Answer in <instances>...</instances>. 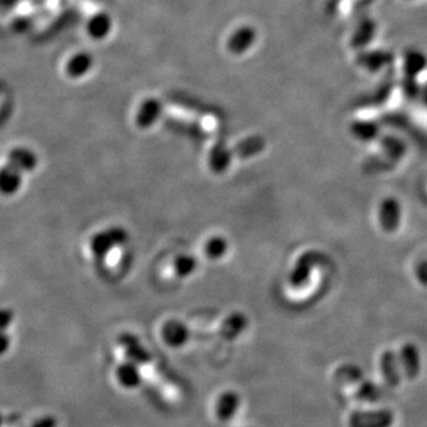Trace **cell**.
I'll list each match as a JSON object with an SVG mask.
<instances>
[{"instance_id": "6da1fadb", "label": "cell", "mask_w": 427, "mask_h": 427, "mask_svg": "<svg viewBox=\"0 0 427 427\" xmlns=\"http://www.w3.org/2000/svg\"><path fill=\"white\" fill-rule=\"evenodd\" d=\"M396 415L390 409L357 411L348 419L350 427H393Z\"/></svg>"}, {"instance_id": "7a4b0ae2", "label": "cell", "mask_w": 427, "mask_h": 427, "mask_svg": "<svg viewBox=\"0 0 427 427\" xmlns=\"http://www.w3.org/2000/svg\"><path fill=\"white\" fill-rule=\"evenodd\" d=\"M255 40H257V29L251 25H243L231 34L227 42V47L232 55L240 56L251 49Z\"/></svg>"}, {"instance_id": "3957f363", "label": "cell", "mask_w": 427, "mask_h": 427, "mask_svg": "<svg viewBox=\"0 0 427 427\" xmlns=\"http://www.w3.org/2000/svg\"><path fill=\"white\" fill-rule=\"evenodd\" d=\"M394 55L389 50H365L357 56V64L370 73H378L391 64Z\"/></svg>"}, {"instance_id": "277c9868", "label": "cell", "mask_w": 427, "mask_h": 427, "mask_svg": "<svg viewBox=\"0 0 427 427\" xmlns=\"http://www.w3.org/2000/svg\"><path fill=\"white\" fill-rule=\"evenodd\" d=\"M398 359H400V363L402 366L405 376L408 379H416L419 376L420 367H422V361H420L419 350L415 344L408 343V344L402 346Z\"/></svg>"}, {"instance_id": "5b68a950", "label": "cell", "mask_w": 427, "mask_h": 427, "mask_svg": "<svg viewBox=\"0 0 427 427\" xmlns=\"http://www.w3.org/2000/svg\"><path fill=\"white\" fill-rule=\"evenodd\" d=\"M376 32H378L376 21L373 18L365 17L358 23V25H357V28L351 36L350 43L354 49H365L367 44L372 43L373 39H375Z\"/></svg>"}, {"instance_id": "8992f818", "label": "cell", "mask_w": 427, "mask_h": 427, "mask_svg": "<svg viewBox=\"0 0 427 427\" xmlns=\"http://www.w3.org/2000/svg\"><path fill=\"white\" fill-rule=\"evenodd\" d=\"M379 218H380V225L386 232H394L401 220V209L400 204L396 198H386L379 209Z\"/></svg>"}, {"instance_id": "52a82bcc", "label": "cell", "mask_w": 427, "mask_h": 427, "mask_svg": "<svg viewBox=\"0 0 427 427\" xmlns=\"http://www.w3.org/2000/svg\"><path fill=\"white\" fill-rule=\"evenodd\" d=\"M116 378L117 382L128 390H133L136 387L140 386L142 383V375L138 363L132 362V361H127L121 365H118L117 370H116Z\"/></svg>"}, {"instance_id": "ba28073f", "label": "cell", "mask_w": 427, "mask_h": 427, "mask_svg": "<svg viewBox=\"0 0 427 427\" xmlns=\"http://www.w3.org/2000/svg\"><path fill=\"white\" fill-rule=\"evenodd\" d=\"M380 369L383 378L390 387H398L401 383L400 359L393 351H386L380 358Z\"/></svg>"}, {"instance_id": "9c48e42d", "label": "cell", "mask_w": 427, "mask_h": 427, "mask_svg": "<svg viewBox=\"0 0 427 427\" xmlns=\"http://www.w3.org/2000/svg\"><path fill=\"white\" fill-rule=\"evenodd\" d=\"M125 240V233L122 229H110L107 232H103L100 235H97L94 239H92L90 243V248L92 251H94L97 255H101L104 253L109 251L112 248V246H117L120 243H122Z\"/></svg>"}, {"instance_id": "30bf717a", "label": "cell", "mask_w": 427, "mask_h": 427, "mask_svg": "<svg viewBox=\"0 0 427 427\" xmlns=\"http://www.w3.org/2000/svg\"><path fill=\"white\" fill-rule=\"evenodd\" d=\"M120 344L124 347L125 354L128 355L129 361L135 363H147L150 361V354L146 351V348L140 344L139 339L131 333H124L120 337Z\"/></svg>"}, {"instance_id": "8fae6325", "label": "cell", "mask_w": 427, "mask_h": 427, "mask_svg": "<svg viewBox=\"0 0 427 427\" xmlns=\"http://www.w3.org/2000/svg\"><path fill=\"white\" fill-rule=\"evenodd\" d=\"M426 67H427V57L424 56L423 51L417 49H409L405 51V55H404L405 78L416 79V77L422 74Z\"/></svg>"}, {"instance_id": "7c38bea8", "label": "cell", "mask_w": 427, "mask_h": 427, "mask_svg": "<svg viewBox=\"0 0 427 427\" xmlns=\"http://www.w3.org/2000/svg\"><path fill=\"white\" fill-rule=\"evenodd\" d=\"M163 339L170 347L178 348L187 343L189 331L179 320H171L163 328Z\"/></svg>"}, {"instance_id": "4fadbf2b", "label": "cell", "mask_w": 427, "mask_h": 427, "mask_svg": "<svg viewBox=\"0 0 427 427\" xmlns=\"http://www.w3.org/2000/svg\"><path fill=\"white\" fill-rule=\"evenodd\" d=\"M240 408V397L235 391L224 393L217 401V416L222 422L231 420Z\"/></svg>"}, {"instance_id": "5bb4252c", "label": "cell", "mask_w": 427, "mask_h": 427, "mask_svg": "<svg viewBox=\"0 0 427 427\" xmlns=\"http://www.w3.org/2000/svg\"><path fill=\"white\" fill-rule=\"evenodd\" d=\"M21 185V175L20 171L10 166L0 171V192L3 194H13L18 190Z\"/></svg>"}, {"instance_id": "9a60e30c", "label": "cell", "mask_w": 427, "mask_h": 427, "mask_svg": "<svg viewBox=\"0 0 427 427\" xmlns=\"http://www.w3.org/2000/svg\"><path fill=\"white\" fill-rule=\"evenodd\" d=\"M159 113H161V104H159L155 99L146 100L138 113L136 122L139 124V127L147 128L158 118Z\"/></svg>"}, {"instance_id": "2e32d148", "label": "cell", "mask_w": 427, "mask_h": 427, "mask_svg": "<svg viewBox=\"0 0 427 427\" xmlns=\"http://www.w3.org/2000/svg\"><path fill=\"white\" fill-rule=\"evenodd\" d=\"M9 161H10V166L16 167L18 171H31L36 166L35 155L25 148L13 150Z\"/></svg>"}, {"instance_id": "e0dca14e", "label": "cell", "mask_w": 427, "mask_h": 427, "mask_svg": "<svg viewBox=\"0 0 427 427\" xmlns=\"http://www.w3.org/2000/svg\"><path fill=\"white\" fill-rule=\"evenodd\" d=\"M246 329V319L242 315H233L225 320L222 325V337L227 340H235Z\"/></svg>"}, {"instance_id": "ac0fdd59", "label": "cell", "mask_w": 427, "mask_h": 427, "mask_svg": "<svg viewBox=\"0 0 427 427\" xmlns=\"http://www.w3.org/2000/svg\"><path fill=\"white\" fill-rule=\"evenodd\" d=\"M336 376L340 382H346V383H357V382L363 380V373L361 367L355 365H344L339 367Z\"/></svg>"}, {"instance_id": "d6986e66", "label": "cell", "mask_w": 427, "mask_h": 427, "mask_svg": "<svg viewBox=\"0 0 427 427\" xmlns=\"http://www.w3.org/2000/svg\"><path fill=\"white\" fill-rule=\"evenodd\" d=\"M231 161V154L227 148H220L217 147L211 154V167L214 171L222 172L225 168L229 166Z\"/></svg>"}, {"instance_id": "ffe728a7", "label": "cell", "mask_w": 427, "mask_h": 427, "mask_svg": "<svg viewBox=\"0 0 427 427\" xmlns=\"http://www.w3.org/2000/svg\"><path fill=\"white\" fill-rule=\"evenodd\" d=\"M357 397L362 401H369V402H375L379 400L380 397V390L378 389V386L372 382H362L361 387L357 391Z\"/></svg>"}, {"instance_id": "44dd1931", "label": "cell", "mask_w": 427, "mask_h": 427, "mask_svg": "<svg viewBox=\"0 0 427 427\" xmlns=\"http://www.w3.org/2000/svg\"><path fill=\"white\" fill-rule=\"evenodd\" d=\"M227 251V243L224 239L221 237H216L208 242L207 244V254L211 258H220L221 255H224Z\"/></svg>"}, {"instance_id": "7402d4cb", "label": "cell", "mask_w": 427, "mask_h": 427, "mask_svg": "<svg viewBox=\"0 0 427 427\" xmlns=\"http://www.w3.org/2000/svg\"><path fill=\"white\" fill-rule=\"evenodd\" d=\"M196 268V261L194 258L189 257V255H183L179 257L177 261V272L179 276H187L189 274H192Z\"/></svg>"}, {"instance_id": "603a6c76", "label": "cell", "mask_w": 427, "mask_h": 427, "mask_svg": "<svg viewBox=\"0 0 427 427\" xmlns=\"http://www.w3.org/2000/svg\"><path fill=\"white\" fill-rule=\"evenodd\" d=\"M354 132L358 135V138L367 140V139H372L373 135H375L376 128L373 127V124H369V122H359V124H355Z\"/></svg>"}, {"instance_id": "cb8c5ba5", "label": "cell", "mask_w": 427, "mask_h": 427, "mask_svg": "<svg viewBox=\"0 0 427 427\" xmlns=\"http://www.w3.org/2000/svg\"><path fill=\"white\" fill-rule=\"evenodd\" d=\"M57 419L51 415H46L39 417L38 420H35L29 427H57Z\"/></svg>"}, {"instance_id": "d4e9b609", "label": "cell", "mask_w": 427, "mask_h": 427, "mask_svg": "<svg viewBox=\"0 0 427 427\" xmlns=\"http://www.w3.org/2000/svg\"><path fill=\"white\" fill-rule=\"evenodd\" d=\"M13 320V313L10 311L2 309L0 311V332H5V329L9 328Z\"/></svg>"}, {"instance_id": "484cf974", "label": "cell", "mask_w": 427, "mask_h": 427, "mask_svg": "<svg viewBox=\"0 0 427 427\" xmlns=\"http://www.w3.org/2000/svg\"><path fill=\"white\" fill-rule=\"evenodd\" d=\"M10 348V339L5 332H0V355H3Z\"/></svg>"}, {"instance_id": "4316f807", "label": "cell", "mask_w": 427, "mask_h": 427, "mask_svg": "<svg viewBox=\"0 0 427 427\" xmlns=\"http://www.w3.org/2000/svg\"><path fill=\"white\" fill-rule=\"evenodd\" d=\"M423 100H424V104H427V88L423 92Z\"/></svg>"}, {"instance_id": "83f0119b", "label": "cell", "mask_w": 427, "mask_h": 427, "mask_svg": "<svg viewBox=\"0 0 427 427\" xmlns=\"http://www.w3.org/2000/svg\"><path fill=\"white\" fill-rule=\"evenodd\" d=\"M2 424H3V416L0 415V427H2Z\"/></svg>"}]
</instances>
